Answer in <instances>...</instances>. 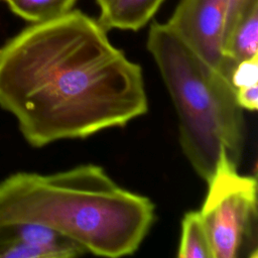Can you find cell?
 <instances>
[{
	"mask_svg": "<svg viewBox=\"0 0 258 258\" xmlns=\"http://www.w3.org/2000/svg\"><path fill=\"white\" fill-rule=\"evenodd\" d=\"M0 107L32 147L86 138L146 114L141 67L79 10L32 23L0 46Z\"/></svg>",
	"mask_w": 258,
	"mask_h": 258,
	"instance_id": "6da1fadb",
	"label": "cell"
},
{
	"mask_svg": "<svg viewBox=\"0 0 258 258\" xmlns=\"http://www.w3.org/2000/svg\"><path fill=\"white\" fill-rule=\"evenodd\" d=\"M154 219L147 197L123 188L96 164L52 174L19 171L0 181V225H43L98 256L133 254Z\"/></svg>",
	"mask_w": 258,
	"mask_h": 258,
	"instance_id": "7a4b0ae2",
	"label": "cell"
},
{
	"mask_svg": "<svg viewBox=\"0 0 258 258\" xmlns=\"http://www.w3.org/2000/svg\"><path fill=\"white\" fill-rule=\"evenodd\" d=\"M146 46L170 94L180 147L197 174L211 178L221 147L239 165L245 122L230 78L199 57L166 23L150 25Z\"/></svg>",
	"mask_w": 258,
	"mask_h": 258,
	"instance_id": "3957f363",
	"label": "cell"
},
{
	"mask_svg": "<svg viewBox=\"0 0 258 258\" xmlns=\"http://www.w3.org/2000/svg\"><path fill=\"white\" fill-rule=\"evenodd\" d=\"M237 167L221 147L200 211L214 258L257 257V180Z\"/></svg>",
	"mask_w": 258,
	"mask_h": 258,
	"instance_id": "277c9868",
	"label": "cell"
},
{
	"mask_svg": "<svg viewBox=\"0 0 258 258\" xmlns=\"http://www.w3.org/2000/svg\"><path fill=\"white\" fill-rule=\"evenodd\" d=\"M228 4L229 0H179L166 24L199 57L231 79L237 63L222 50Z\"/></svg>",
	"mask_w": 258,
	"mask_h": 258,
	"instance_id": "5b68a950",
	"label": "cell"
},
{
	"mask_svg": "<svg viewBox=\"0 0 258 258\" xmlns=\"http://www.w3.org/2000/svg\"><path fill=\"white\" fill-rule=\"evenodd\" d=\"M86 251L57 231L39 224L0 225V258H71Z\"/></svg>",
	"mask_w": 258,
	"mask_h": 258,
	"instance_id": "8992f818",
	"label": "cell"
},
{
	"mask_svg": "<svg viewBox=\"0 0 258 258\" xmlns=\"http://www.w3.org/2000/svg\"><path fill=\"white\" fill-rule=\"evenodd\" d=\"M164 0H96L98 23L106 30L137 31L154 16Z\"/></svg>",
	"mask_w": 258,
	"mask_h": 258,
	"instance_id": "52a82bcc",
	"label": "cell"
},
{
	"mask_svg": "<svg viewBox=\"0 0 258 258\" xmlns=\"http://www.w3.org/2000/svg\"><path fill=\"white\" fill-rule=\"evenodd\" d=\"M222 50L235 63L258 54V3L248 7L225 29Z\"/></svg>",
	"mask_w": 258,
	"mask_h": 258,
	"instance_id": "ba28073f",
	"label": "cell"
},
{
	"mask_svg": "<svg viewBox=\"0 0 258 258\" xmlns=\"http://www.w3.org/2000/svg\"><path fill=\"white\" fill-rule=\"evenodd\" d=\"M177 257L214 258L210 236L200 211H189L181 220Z\"/></svg>",
	"mask_w": 258,
	"mask_h": 258,
	"instance_id": "9c48e42d",
	"label": "cell"
},
{
	"mask_svg": "<svg viewBox=\"0 0 258 258\" xmlns=\"http://www.w3.org/2000/svg\"><path fill=\"white\" fill-rule=\"evenodd\" d=\"M77 0H5L13 13L37 23L59 17L73 10Z\"/></svg>",
	"mask_w": 258,
	"mask_h": 258,
	"instance_id": "30bf717a",
	"label": "cell"
},
{
	"mask_svg": "<svg viewBox=\"0 0 258 258\" xmlns=\"http://www.w3.org/2000/svg\"><path fill=\"white\" fill-rule=\"evenodd\" d=\"M230 80L235 89L257 85L258 54L239 61L233 69Z\"/></svg>",
	"mask_w": 258,
	"mask_h": 258,
	"instance_id": "8fae6325",
	"label": "cell"
},
{
	"mask_svg": "<svg viewBox=\"0 0 258 258\" xmlns=\"http://www.w3.org/2000/svg\"><path fill=\"white\" fill-rule=\"evenodd\" d=\"M236 100L242 109L256 111L258 107V86L252 85L236 89Z\"/></svg>",
	"mask_w": 258,
	"mask_h": 258,
	"instance_id": "7c38bea8",
	"label": "cell"
},
{
	"mask_svg": "<svg viewBox=\"0 0 258 258\" xmlns=\"http://www.w3.org/2000/svg\"><path fill=\"white\" fill-rule=\"evenodd\" d=\"M255 3H258V0H229L224 31L242 12Z\"/></svg>",
	"mask_w": 258,
	"mask_h": 258,
	"instance_id": "4fadbf2b",
	"label": "cell"
},
{
	"mask_svg": "<svg viewBox=\"0 0 258 258\" xmlns=\"http://www.w3.org/2000/svg\"><path fill=\"white\" fill-rule=\"evenodd\" d=\"M2 1H5V0H2Z\"/></svg>",
	"mask_w": 258,
	"mask_h": 258,
	"instance_id": "5bb4252c",
	"label": "cell"
}]
</instances>
